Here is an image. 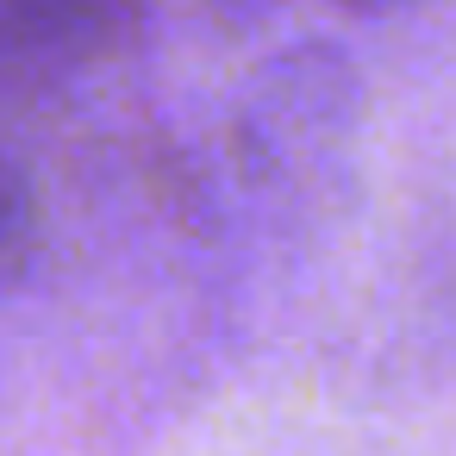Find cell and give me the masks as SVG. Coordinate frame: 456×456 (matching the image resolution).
Returning a JSON list of instances; mask_svg holds the SVG:
<instances>
[{
  "label": "cell",
  "mask_w": 456,
  "mask_h": 456,
  "mask_svg": "<svg viewBox=\"0 0 456 456\" xmlns=\"http://www.w3.org/2000/svg\"><path fill=\"white\" fill-rule=\"evenodd\" d=\"M32 238H38V207H32V188L20 182L13 163H0V281H13L32 256Z\"/></svg>",
  "instance_id": "obj_2"
},
{
  "label": "cell",
  "mask_w": 456,
  "mask_h": 456,
  "mask_svg": "<svg viewBox=\"0 0 456 456\" xmlns=\"http://www.w3.org/2000/svg\"><path fill=\"white\" fill-rule=\"evenodd\" d=\"M119 26V0H0V63L76 69L101 57Z\"/></svg>",
  "instance_id": "obj_1"
},
{
  "label": "cell",
  "mask_w": 456,
  "mask_h": 456,
  "mask_svg": "<svg viewBox=\"0 0 456 456\" xmlns=\"http://www.w3.org/2000/svg\"><path fill=\"white\" fill-rule=\"evenodd\" d=\"M331 7H344V13H362V20H381V13H400L406 0H331Z\"/></svg>",
  "instance_id": "obj_3"
}]
</instances>
